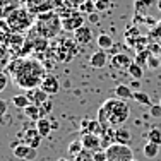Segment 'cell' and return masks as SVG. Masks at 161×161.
Masks as SVG:
<instances>
[{
	"label": "cell",
	"mask_w": 161,
	"mask_h": 161,
	"mask_svg": "<svg viewBox=\"0 0 161 161\" xmlns=\"http://www.w3.org/2000/svg\"><path fill=\"white\" fill-rule=\"evenodd\" d=\"M108 55H106V50H101L99 48L98 52H94L93 55L89 57V65L93 69H103L106 64H108Z\"/></svg>",
	"instance_id": "obj_17"
},
{
	"label": "cell",
	"mask_w": 161,
	"mask_h": 161,
	"mask_svg": "<svg viewBox=\"0 0 161 161\" xmlns=\"http://www.w3.org/2000/svg\"><path fill=\"white\" fill-rule=\"evenodd\" d=\"M134 159V153L129 146L113 142L106 147V161H130Z\"/></svg>",
	"instance_id": "obj_8"
},
{
	"label": "cell",
	"mask_w": 161,
	"mask_h": 161,
	"mask_svg": "<svg viewBox=\"0 0 161 161\" xmlns=\"http://www.w3.org/2000/svg\"><path fill=\"white\" fill-rule=\"evenodd\" d=\"M94 5H96V10H98V12H103V10L110 9L112 2H110V0H98V2H94Z\"/></svg>",
	"instance_id": "obj_40"
},
{
	"label": "cell",
	"mask_w": 161,
	"mask_h": 161,
	"mask_svg": "<svg viewBox=\"0 0 161 161\" xmlns=\"http://www.w3.org/2000/svg\"><path fill=\"white\" fill-rule=\"evenodd\" d=\"M77 41L74 38H60L50 45V55L60 64H67L75 58L77 55Z\"/></svg>",
	"instance_id": "obj_5"
},
{
	"label": "cell",
	"mask_w": 161,
	"mask_h": 161,
	"mask_svg": "<svg viewBox=\"0 0 161 161\" xmlns=\"http://www.w3.org/2000/svg\"><path fill=\"white\" fill-rule=\"evenodd\" d=\"M96 43L101 50H110V48H113V38L110 36V34H106V33H101L96 38Z\"/></svg>",
	"instance_id": "obj_24"
},
{
	"label": "cell",
	"mask_w": 161,
	"mask_h": 161,
	"mask_svg": "<svg viewBox=\"0 0 161 161\" xmlns=\"http://www.w3.org/2000/svg\"><path fill=\"white\" fill-rule=\"evenodd\" d=\"M36 129H38V132H40L41 137H48L50 132L53 130V125H52V122H50L47 117H41L40 120L36 122Z\"/></svg>",
	"instance_id": "obj_18"
},
{
	"label": "cell",
	"mask_w": 161,
	"mask_h": 161,
	"mask_svg": "<svg viewBox=\"0 0 161 161\" xmlns=\"http://www.w3.org/2000/svg\"><path fill=\"white\" fill-rule=\"evenodd\" d=\"M19 137H21V142L31 146V147H36V149L40 147L41 139H43V137L40 136V132H38V129H36V127H33V129H26Z\"/></svg>",
	"instance_id": "obj_11"
},
{
	"label": "cell",
	"mask_w": 161,
	"mask_h": 161,
	"mask_svg": "<svg viewBox=\"0 0 161 161\" xmlns=\"http://www.w3.org/2000/svg\"><path fill=\"white\" fill-rule=\"evenodd\" d=\"M87 19H89L91 22H98L99 21V16H98V12H91L89 16H86Z\"/></svg>",
	"instance_id": "obj_44"
},
{
	"label": "cell",
	"mask_w": 161,
	"mask_h": 161,
	"mask_svg": "<svg viewBox=\"0 0 161 161\" xmlns=\"http://www.w3.org/2000/svg\"><path fill=\"white\" fill-rule=\"evenodd\" d=\"M74 161H94V156H93V153H91V151L82 149V151H80L79 154L74 158Z\"/></svg>",
	"instance_id": "obj_36"
},
{
	"label": "cell",
	"mask_w": 161,
	"mask_h": 161,
	"mask_svg": "<svg viewBox=\"0 0 161 161\" xmlns=\"http://www.w3.org/2000/svg\"><path fill=\"white\" fill-rule=\"evenodd\" d=\"M24 115L29 118V120H33L34 124H36L38 120L41 118V112H40V106L34 105V103H29L28 106L24 108Z\"/></svg>",
	"instance_id": "obj_20"
},
{
	"label": "cell",
	"mask_w": 161,
	"mask_h": 161,
	"mask_svg": "<svg viewBox=\"0 0 161 161\" xmlns=\"http://www.w3.org/2000/svg\"><path fill=\"white\" fill-rule=\"evenodd\" d=\"M52 110H53V103H52V99H47L45 103H41V105H40L41 117H47V115H50V113H52Z\"/></svg>",
	"instance_id": "obj_37"
},
{
	"label": "cell",
	"mask_w": 161,
	"mask_h": 161,
	"mask_svg": "<svg viewBox=\"0 0 161 161\" xmlns=\"http://www.w3.org/2000/svg\"><path fill=\"white\" fill-rule=\"evenodd\" d=\"M147 67L149 69H159L161 67V57L159 55H151L149 57V60H147Z\"/></svg>",
	"instance_id": "obj_39"
},
{
	"label": "cell",
	"mask_w": 161,
	"mask_h": 161,
	"mask_svg": "<svg viewBox=\"0 0 161 161\" xmlns=\"http://www.w3.org/2000/svg\"><path fill=\"white\" fill-rule=\"evenodd\" d=\"M130 132L125 127H118V129H115V142H118V144H125V146H129L130 142Z\"/></svg>",
	"instance_id": "obj_19"
},
{
	"label": "cell",
	"mask_w": 161,
	"mask_h": 161,
	"mask_svg": "<svg viewBox=\"0 0 161 161\" xmlns=\"http://www.w3.org/2000/svg\"><path fill=\"white\" fill-rule=\"evenodd\" d=\"M26 96L29 98V101L34 103V105H38V106H40L41 103H45L47 99H50V94L47 93V91L41 89L40 86H38V87H33V89H28Z\"/></svg>",
	"instance_id": "obj_15"
},
{
	"label": "cell",
	"mask_w": 161,
	"mask_h": 161,
	"mask_svg": "<svg viewBox=\"0 0 161 161\" xmlns=\"http://www.w3.org/2000/svg\"><path fill=\"white\" fill-rule=\"evenodd\" d=\"M74 40L77 41L79 45H82V47H86V45H89L91 41H93V29L89 28V26H80L79 29H75L74 31Z\"/></svg>",
	"instance_id": "obj_14"
},
{
	"label": "cell",
	"mask_w": 161,
	"mask_h": 161,
	"mask_svg": "<svg viewBox=\"0 0 161 161\" xmlns=\"http://www.w3.org/2000/svg\"><path fill=\"white\" fill-rule=\"evenodd\" d=\"M14 156L19 159H26V161H33L36 159L38 156V149L36 147H31V146L24 144L19 141L17 144H14Z\"/></svg>",
	"instance_id": "obj_9"
},
{
	"label": "cell",
	"mask_w": 161,
	"mask_h": 161,
	"mask_svg": "<svg viewBox=\"0 0 161 161\" xmlns=\"http://www.w3.org/2000/svg\"><path fill=\"white\" fill-rule=\"evenodd\" d=\"M132 98L136 99L137 103H141V105H147V106L153 105V103H151V98H149V94H147V93H142V91H136Z\"/></svg>",
	"instance_id": "obj_32"
},
{
	"label": "cell",
	"mask_w": 161,
	"mask_h": 161,
	"mask_svg": "<svg viewBox=\"0 0 161 161\" xmlns=\"http://www.w3.org/2000/svg\"><path fill=\"white\" fill-rule=\"evenodd\" d=\"M130 117V108L125 99L112 98L106 99L98 110V120L105 129H118L124 127V124Z\"/></svg>",
	"instance_id": "obj_2"
},
{
	"label": "cell",
	"mask_w": 161,
	"mask_h": 161,
	"mask_svg": "<svg viewBox=\"0 0 161 161\" xmlns=\"http://www.w3.org/2000/svg\"><path fill=\"white\" fill-rule=\"evenodd\" d=\"M144 67H141L139 64H136V62H132L130 64V67H129V75L132 79H136V80H139V79H142V75H144V70H142Z\"/></svg>",
	"instance_id": "obj_28"
},
{
	"label": "cell",
	"mask_w": 161,
	"mask_h": 161,
	"mask_svg": "<svg viewBox=\"0 0 161 161\" xmlns=\"http://www.w3.org/2000/svg\"><path fill=\"white\" fill-rule=\"evenodd\" d=\"M26 7L34 14H43L50 12V10H58L60 7H64L62 0H26Z\"/></svg>",
	"instance_id": "obj_7"
},
{
	"label": "cell",
	"mask_w": 161,
	"mask_h": 161,
	"mask_svg": "<svg viewBox=\"0 0 161 161\" xmlns=\"http://www.w3.org/2000/svg\"><path fill=\"white\" fill-rule=\"evenodd\" d=\"M84 2H86V0H62L65 9H72V10H79V7L82 5Z\"/></svg>",
	"instance_id": "obj_35"
},
{
	"label": "cell",
	"mask_w": 161,
	"mask_h": 161,
	"mask_svg": "<svg viewBox=\"0 0 161 161\" xmlns=\"http://www.w3.org/2000/svg\"><path fill=\"white\" fill-rule=\"evenodd\" d=\"M3 21H5L7 28L12 33H24V31H29L34 26L36 16H34L28 7H19V9L12 10Z\"/></svg>",
	"instance_id": "obj_4"
},
{
	"label": "cell",
	"mask_w": 161,
	"mask_h": 161,
	"mask_svg": "<svg viewBox=\"0 0 161 161\" xmlns=\"http://www.w3.org/2000/svg\"><path fill=\"white\" fill-rule=\"evenodd\" d=\"M147 141H151V142L161 146V130L159 129H151L147 132Z\"/></svg>",
	"instance_id": "obj_34"
},
{
	"label": "cell",
	"mask_w": 161,
	"mask_h": 161,
	"mask_svg": "<svg viewBox=\"0 0 161 161\" xmlns=\"http://www.w3.org/2000/svg\"><path fill=\"white\" fill-rule=\"evenodd\" d=\"M22 2H26V0H0V19H5L12 10L22 7Z\"/></svg>",
	"instance_id": "obj_16"
},
{
	"label": "cell",
	"mask_w": 161,
	"mask_h": 161,
	"mask_svg": "<svg viewBox=\"0 0 161 161\" xmlns=\"http://www.w3.org/2000/svg\"><path fill=\"white\" fill-rule=\"evenodd\" d=\"M93 2H98V0H93Z\"/></svg>",
	"instance_id": "obj_49"
},
{
	"label": "cell",
	"mask_w": 161,
	"mask_h": 161,
	"mask_svg": "<svg viewBox=\"0 0 161 161\" xmlns=\"http://www.w3.org/2000/svg\"><path fill=\"white\" fill-rule=\"evenodd\" d=\"M151 5H153V0H136L134 10H136V14H144Z\"/></svg>",
	"instance_id": "obj_31"
},
{
	"label": "cell",
	"mask_w": 161,
	"mask_h": 161,
	"mask_svg": "<svg viewBox=\"0 0 161 161\" xmlns=\"http://www.w3.org/2000/svg\"><path fill=\"white\" fill-rule=\"evenodd\" d=\"M94 10H96V5H94L93 0H86V2L79 7V12H82L84 16H89V14L94 12Z\"/></svg>",
	"instance_id": "obj_33"
},
{
	"label": "cell",
	"mask_w": 161,
	"mask_h": 161,
	"mask_svg": "<svg viewBox=\"0 0 161 161\" xmlns=\"http://www.w3.org/2000/svg\"><path fill=\"white\" fill-rule=\"evenodd\" d=\"M147 40H149V43H158L161 47V21L156 22V24L149 29Z\"/></svg>",
	"instance_id": "obj_21"
},
{
	"label": "cell",
	"mask_w": 161,
	"mask_h": 161,
	"mask_svg": "<svg viewBox=\"0 0 161 161\" xmlns=\"http://www.w3.org/2000/svg\"><path fill=\"white\" fill-rule=\"evenodd\" d=\"M149 113L154 118H161V105H151L149 106Z\"/></svg>",
	"instance_id": "obj_42"
},
{
	"label": "cell",
	"mask_w": 161,
	"mask_h": 161,
	"mask_svg": "<svg viewBox=\"0 0 161 161\" xmlns=\"http://www.w3.org/2000/svg\"><path fill=\"white\" fill-rule=\"evenodd\" d=\"M87 122H89V118H82V122H80V129H86L87 127Z\"/></svg>",
	"instance_id": "obj_45"
},
{
	"label": "cell",
	"mask_w": 161,
	"mask_h": 161,
	"mask_svg": "<svg viewBox=\"0 0 161 161\" xmlns=\"http://www.w3.org/2000/svg\"><path fill=\"white\" fill-rule=\"evenodd\" d=\"M7 72L10 74L14 84L21 89H33L41 84L45 74V67L40 62V58H29V57H17L12 58L7 67Z\"/></svg>",
	"instance_id": "obj_1"
},
{
	"label": "cell",
	"mask_w": 161,
	"mask_h": 161,
	"mask_svg": "<svg viewBox=\"0 0 161 161\" xmlns=\"http://www.w3.org/2000/svg\"><path fill=\"white\" fill-rule=\"evenodd\" d=\"M151 55H153V53H151V50H149V48L141 50V52H137V55H136V58H134V62L139 64L141 67H147V60H149V57H151Z\"/></svg>",
	"instance_id": "obj_26"
},
{
	"label": "cell",
	"mask_w": 161,
	"mask_h": 161,
	"mask_svg": "<svg viewBox=\"0 0 161 161\" xmlns=\"http://www.w3.org/2000/svg\"><path fill=\"white\" fill-rule=\"evenodd\" d=\"M115 96L120 98V99H130L134 96V93L130 91V87L127 84H118V86L115 87Z\"/></svg>",
	"instance_id": "obj_25"
},
{
	"label": "cell",
	"mask_w": 161,
	"mask_h": 161,
	"mask_svg": "<svg viewBox=\"0 0 161 161\" xmlns=\"http://www.w3.org/2000/svg\"><path fill=\"white\" fill-rule=\"evenodd\" d=\"M82 149H84V146H82V141H80V139H75V141H72V142L69 144V147H67V153H69L70 156H74V158H75V156H77L79 153L82 151Z\"/></svg>",
	"instance_id": "obj_30"
},
{
	"label": "cell",
	"mask_w": 161,
	"mask_h": 161,
	"mask_svg": "<svg viewBox=\"0 0 161 161\" xmlns=\"http://www.w3.org/2000/svg\"><path fill=\"white\" fill-rule=\"evenodd\" d=\"M7 84H9V75H7L3 70H0V93L7 87Z\"/></svg>",
	"instance_id": "obj_41"
},
{
	"label": "cell",
	"mask_w": 161,
	"mask_h": 161,
	"mask_svg": "<svg viewBox=\"0 0 161 161\" xmlns=\"http://www.w3.org/2000/svg\"><path fill=\"white\" fill-rule=\"evenodd\" d=\"M29 103L31 101H29V98L26 96V94H16V96L12 98V105L16 106V108H19V110H24Z\"/></svg>",
	"instance_id": "obj_29"
},
{
	"label": "cell",
	"mask_w": 161,
	"mask_h": 161,
	"mask_svg": "<svg viewBox=\"0 0 161 161\" xmlns=\"http://www.w3.org/2000/svg\"><path fill=\"white\" fill-rule=\"evenodd\" d=\"M139 38H141V33H139V29H137V26H129V28L125 29V41L129 43V47H134V43H136Z\"/></svg>",
	"instance_id": "obj_23"
},
{
	"label": "cell",
	"mask_w": 161,
	"mask_h": 161,
	"mask_svg": "<svg viewBox=\"0 0 161 161\" xmlns=\"http://www.w3.org/2000/svg\"><path fill=\"white\" fill-rule=\"evenodd\" d=\"M86 16L79 10H72V9H65V14H62V28L64 31H70L74 33L75 29H79L80 26H84Z\"/></svg>",
	"instance_id": "obj_6"
},
{
	"label": "cell",
	"mask_w": 161,
	"mask_h": 161,
	"mask_svg": "<svg viewBox=\"0 0 161 161\" xmlns=\"http://www.w3.org/2000/svg\"><path fill=\"white\" fill-rule=\"evenodd\" d=\"M159 105H161V99H159Z\"/></svg>",
	"instance_id": "obj_50"
},
{
	"label": "cell",
	"mask_w": 161,
	"mask_h": 161,
	"mask_svg": "<svg viewBox=\"0 0 161 161\" xmlns=\"http://www.w3.org/2000/svg\"><path fill=\"white\" fill-rule=\"evenodd\" d=\"M10 60H12V55H10L9 48H7L5 45L0 43V70H3V69L9 67Z\"/></svg>",
	"instance_id": "obj_22"
},
{
	"label": "cell",
	"mask_w": 161,
	"mask_h": 161,
	"mask_svg": "<svg viewBox=\"0 0 161 161\" xmlns=\"http://www.w3.org/2000/svg\"><path fill=\"white\" fill-rule=\"evenodd\" d=\"M159 153V144H154L151 142V141H147L144 146V156L146 158H156Z\"/></svg>",
	"instance_id": "obj_27"
},
{
	"label": "cell",
	"mask_w": 161,
	"mask_h": 161,
	"mask_svg": "<svg viewBox=\"0 0 161 161\" xmlns=\"http://www.w3.org/2000/svg\"><path fill=\"white\" fill-rule=\"evenodd\" d=\"M132 62L134 60L130 58L127 53H117V55H113L110 58V65H112L115 70H129Z\"/></svg>",
	"instance_id": "obj_12"
},
{
	"label": "cell",
	"mask_w": 161,
	"mask_h": 161,
	"mask_svg": "<svg viewBox=\"0 0 161 161\" xmlns=\"http://www.w3.org/2000/svg\"><path fill=\"white\" fill-rule=\"evenodd\" d=\"M57 161H69V159H67V158H58Z\"/></svg>",
	"instance_id": "obj_46"
},
{
	"label": "cell",
	"mask_w": 161,
	"mask_h": 161,
	"mask_svg": "<svg viewBox=\"0 0 161 161\" xmlns=\"http://www.w3.org/2000/svg\"><path fill=\"white\" fill-rule=\"evenodd\" d=\"M130 161H139V159H136V158H134V159H130Z\"/></svg>",
	"instance_id": "obj_48"
},
{
	"label": "cell",
	"mask_w": 161,
	"mask_h": 161,
	"mask_svg": "<svg viewBox=\"0 0 161 161\" xmlns=\"http://www.w3.org/2000/svg\"><path fill=\"white\" fill-rule=\"evenodd\" d=\"M7 110H9V105H7V101H5V99H0V125H5Z\"/></svg>",
	"instance_id": "obj_38"
},
{
	"label": "cell",
	"mask_w": 161,
	"mask_h": 161,
	"mask_svg": "<svg viewBox=\"0 0 161 161\" xmlns=\"http://www.w3.org/2000/svg\"><path fill=\"white\" fill-rule=\"evenodd\" d=\"M33 29L40 34V36L47 38V40H55V38H58L60 31L64 29L62 28V16H60L57 10L38 14Z\"/></svg>",
	"instance_id": "obj_3"
},
{
	"label": "cell",
	"mask_w": 161,
	"mask_h": 161,
	"mask_svg": "<svg viewBox=\"0 0 161 161\" xmlns=\"http://www.w3.org/2000/svg\"><path fill=\"white\" fill-rule=\"evenodd\" d=\"M94 161H106V149H98L93 153Z\"/></svg>",
	"instance_id": "obj_43"
},
{
	"label": "cell",
	"mask_w": 161,
	"mask_h": 161,
	"mask_svg": "<svg viewBox=\"0 0 161 161\" xmlns=\"http://www.w3.org/2000/svg\"><path fill=\"white\" fill-rule=\"evenodd\" d=\"M40 87H41L43 91H47L50 96H52V94H57V93L60 91V82H58V79H57L55 75L47 74V75L43 77V80H41Z\"/></svg>",
	"instance_id": "obj_13"
},
{
	"label": "cell",
	"mask_w": 161,
	"mask_h": 161,
	"mask_svg": "<svg viewBox=\"0 0 161 161\" xmlns=\"http://www.w3.org/2000/svg\"><path fill=\"white\" fill-rule=\"evenodd\" d=\"M80 141H82L84 149H87V151H91V153L98 151V149H103V146H101V137H99L98 134L84 132L82 136H80Z\"/></svg>",
	"instance_id": "obj_10"
},
{
	"label": "cell",
	"mask_w": 161,
	"mask_h": 161,
	"mask_svg": "<svg viewBox=\"0 0 161 161\" xmlns=\"http://www.w3.org/2000/svg\"><path fill=\"white\" fill-rule=\"evenodd\" d=\"M158 9L161 10V0H159V2H158Z\"/></svg>",
	"instance_id": "obj_47"
}]
</instances>
